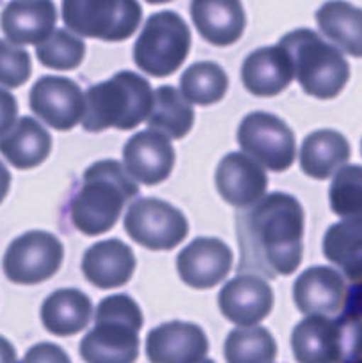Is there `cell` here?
<instances>
[{
    "mask_svg": "<svg viewBox=\"0 0 362 363\" xmlns=\"http://www.w3.org/2000/svg\"><path fill=\"white\" fill-rule=\"evenodd\" d=\"M304 208L290 194L275 191L240 213L236 236L240 245L238 273L275 279L291 275L302 262Z\"/></svg>",
    "mask_w": 362,
    "mask_h": 363,
    "instance_id": "6da1fadb",
    "label": "cell"
},
{
    "mask_svg": "<svg viewBox=\"0 0 362 363\" xmlns=\"http://www.w3.org/2000/svg\"><path fill=\"white\" fill-rule=\"evenodd\" d=\"M138 195V186L116 160H103L84 172V183L71 202L73 225L85 236H99L112 229L124 206Z\"/></svg>",
    "mask_w": 362,
    "mask_h": 363,
    "instance_id": "7a4b0ae2",
    "label": "cell"
},
{
    "mask_svg": "<svg viewBox=\"0 0 362 363\" xmlns=\"http://www.w3.org/2000/svg\"><path fill=\"white\" fill-rule=\"evenodd\" d=\"M151 108L153 89L149 82L133 71H121L110 80L87 89L82 126L91 133L106 128L133 130L148 119Z\"/></svg>",
    "mask_w": 362,
    "mask_h": 363,
    "instance_id": "3957f363",
    "label": "cell"
},
{
    "mask_svg": "<svg viewBox=\"0 0 362 363\" xmlns=\"http://www.w3.org/2000/svg\"><path fill=\"white\" fill-rule=\"evenodd\" d=\"M142 325V311L133 298H105L96 308L94 328L82 339L80 357L85 363H135Z\"/></svg>",
    "mask_w": 362,
    "mask_h": 363,
    "instance_id": "277c9868",
    "label": "cell"
},
{
    "mask_svg": "<svg viewBox=\"0 0 362 363\" xmlns=\"http://www.w3.org/2000/svg\"><path fill=\"white\" fill-rule=\"evenodd\" d=\"M295 66V77L309 96L332 99L350 78V64L336 46L323 41L311 28H297L279 43Z\"/></svg>",
    "mask_w": 362,
    "mask_h": 363,
    "instance_id": "5b68a950",
    "label": "cell"
},
{
    "mask_svg": "<svg viewBox=\"0 0 362 363\" xmlns=\"http://www.w3.org/2000/svg\"><path fill=\"white\" fill-rule=\"evenodd\" d=\"M190 28L174 11L148 18L133 46V60L144 73L163 78L176 73L190 52Z\"/></svg>",
    "mask_w": 362,
    "mask_h": 363,
    "instance_id": "8992f818",
    "label": "cell"
},
{
    "mask_svg": "<svg viewBox=\"0 0 362 363\" xmlns=\"http://www.w3.org/2000/svg\"><path fill=\"white\" fill-rule=\"evenodd\" d=\"M62 20L82 38L124 41L142 20L137 0H62Z\"/></svg>",
    "mask_w": 362,
    "mask_h": 363,
    "instance_id": "52a82bcc",
    "label": "cell"
},
{
    "mask_svg": "<svg viewBox=\"0 0 362 363\" xmlns=\"http://www.w3.org/2000/svg\"><path fill=\"white\" fill-rule=\"evenodd\" d=\"M238 142L252 160L273 172L290 169L297 156L293 131L273 113H248L238 128Z\"/></svg>",
    "mask_w": 362,
    "mask_h": 363,
    "instance_id": "ba28073f",
    "label": "cell"
},
{
    "mask_svg": "<svg viewBox=\"0 0 362 363\" xmlns=\"http://www.w3.org/2000/svg\"><path fill=\"white\" fill-rule=\"evenodd\" d=\"M62 261L64 247L59 238L45 230H31L7 247L2 266L13 284L35 286L52 279Z\"/></svg>",
    "mask_w": 362,
    "mask_h": 363,
    "instance_id": "9c48e42d",
    "label": "cell"
},
{
    "mask_svg": "<svg viewBox=\"0 0 362 363\" xmlns=\"http://www.w3.org/2000/svg\"><path fill=\"white\" fill-rule=\"evenodd\" d=\"M124 230L149 250H172L188 234L187 216L160 199H138L124 215Z\"/></svg>",
    "mask_w": 362,
    "mask_h": 363,
    "instance_id": "30bf717a",
    "label": "cell"
},
{
    "mask_svg": "<svg viewBox=\"0 0 362 363\" xmlns=\"http://www.w3.org/2000/svg\"><path fill=\"white\" fill-rule=\"evenodd\" d=\"M31 110L53 130H73L85 113V94L73 80L43 77L31 89Z\"/></svg>",
    "mask_w": 362,
    "mask_h": 363,
    "instance_id": "8fae6325",
    "label": "cell"
},
{
    "mask_svg": "<svg viewBox=\"0 0 362 363\" xmlns=\"http://www.w3.org/2000/svg\"><path fill=\"white\" fill-rule=\"evenodd\" d=\"M124 169L146 186L160 184L172 172L176 155L167 135L155 130L138 131L124 144Z\"/></svg>",
    "mask_w": 362,
    "mask_h": 363,
    "instance_id": "7c38bea8",
    "label": "cell"
},
{
    "mask_svg": "<svg viewBox=\"0 0 362 363\" xmlns=\"http://www.w3.org/2000/svg\"><path fill=\"white\" fill-rule=\"evenodd\" d=\"M177 273L194 289L215 287L233 268V252L216 238H197L177 255Z\"/></svg>",
    "mask_w": 362,
    "mask_h": 363,
    "instance_id": "4fadbf2b",
    "label": "cell"
},
{
    "mask_svg": "<svg viewBox=\"0 0 362 363\" xmlns=\"http://www.w3.org/2000/svg\"><path fill=\"white\" fill-rule=\"evenodd\" d=\"M220 197L236 208H248L261 201L268 188L265 169L245 152H229L215 172Z\"/></svg>",
    "mask_w": 362,
    "mask_h": 363,
    "instance_id": "5bb4252c",
    "label": "cell"
},
{
    "mask_svg": "<svg viewBox=\"0 0 362 363\" xmlns=\"http://www.w3.org/2000/svg\"><path fill=\"white\" fill-rule=\"evenodd\" d=\"M220 312L238 326H254L273 308V291L266 280L241 273L219 293Z\"/></svg>",
    "mask_w": 362,
    "mask_h": 363,
    "instance_id": "9a60e30c",
    "label": "cell"
},
{
    "mask_svg": "<svg viewBox=\"0 0 362 363\" xmlns=\"http://www.w3.org/2000/svg\"><path fill=\"white\" fill-rule=\"evenodd\" d=\"M208 350L206 333L192 323H165L146 339V354L151 363H194L204 358Z\"/></svg>",
    "mask_w": 362,
    "mask_h": 363,
    "instance_id": "2e32d148",
    "label": "cell"
},
{
    "mask_svg": "<svg viewBox=\"0 0 362 363\" xmlns=\"http://www.w3.org/2000/svg\"><path fill=\"white\" fill-rule=\"evenodd\" d=\"M293 298L302 314L334 315L339 314L346 305L348 289L344 279L336 269L312 266L297 279Z\"/></svg>",
    "mask_w": 362,
    "mask_h": 363,
    "instance_id": "e0dca14e",
    "label": "cell"
},
{
    "mask_svg": "<svg viewBox=\"0 0 362 363\" xmlns=\"http://www.w3.org/2000/svg\"><path fill=\"white\" fill-rule=\"evenodd\" d=\"M293 78V60L280 45L258 48L247 55L241 66V82L245 89L261 98L280 94Z\"/></svg>",
    "mask_w": 362,
    "mask_h": 363,
    "instance_id": "ac0fdd59",
    "label": "cell"
},
{
    "mask_svg": "<svg viewBox=\"0 0 362 363\" xmlns=\"http://www.w3.org/2000/svg\"><path fill=\"white\" fill-rule=\"evenodd\" d=\"M53 0H13L0 16V27L14 45H38L55 30Z\"/></svg>",
    "mask_w": 362,
    "mask_h": 363,
    "instance_id": "d6986e66",
    "label": "cell"
},
{
    "mask_svg": "<svg viewBox=\"0 0 362 363\" xmlns=\"http://www.w3.org/2000/svg\"><path fill=\"white\" fill-rule=\"evenodd\" d=\"M137 259L121 240H106L87 248L82 259L84 277L99 289H114L130 282Z\"/></svg>",
    "mask_w": 362,
    "mask_h": 363,
    "instance_id": "ffe728a7",
    "label": "cell"
},
{
    "mask_svg": "<svg viewBox=\"0 0 362 363\" xmlns=\"http://www.w3.org/2000/svg\"><path fill=\"white\" fill-rule=\"evenodd\" d=\"M190 14L199 34L215 46L234 45L247 23L240 0H192Z\"/></svg>",
    "mask_w": 362,
    "mask_h": 363,
    "instance_id": "44dd1931",
    "label": "cell"
},
{
    "mask_svg": "<svg viewBox=\"0 0 362 363\" xmlns=\"http://www.w3.org/2000/svg\"><path fill=\"white\" fill-rule=\"evenodd\" d=\"M291 347L298 363H339L337 319L312 314L298 323L291 335Z\"/></svg>",
    "mask_w": 362,
    "mask_h": 363,
    "instance_id": "7402d4cb",
    "label": "cell"
},
{
    "mask_svg": "<svg viewBox=\"0 0 362 363\" xmlns=\"http://www.w3.org/2000/svg\"><path fill=\"white\" fill-rule=\"evenodd\" d=\"M50 152L52 137L32 117H21L6 133L0 135V155L20 170L39 167Z\"/></svg>",
    "mask_w": 362,
    "mask_h": 363,
    "instance_id": "603a6c76",
    "label": "cell"
},
{
    "mask_svg": "<svg viewBox=\"0 0 362 363\" xmlns=\"http://www.w3.org/2000/svg\"><path fill=\"white\" fill-rule=\"evenodd\" d=\"M92 301L78 289H59L50 294L41 307L43 326L57 337H71L89 325Z\"/></svg>",
    "mask_w": 362,
    "mask_h": 363,
    "instance_id": "cb8c5ba5",
    "label": "cell"
},
{
    "mask_svg": "<svg viewBox=\"0 0 362 363\" xmlns=\"http://www.w3.org/2000/svg\"><path fill=\"white\" fill-rule=\"evenodd\" d=\"M350 144L334 130H319L309 135L300 149V167L314 179H329L350 160Z\"/></svg>",
    "mask_w": 362,
    "mask_h": 363,
    "instance_id": "d4e9b609",
    "label": "cell"
},
{
    "mask_svg": "<svg viewBox=\"0 0 362 363\" xmlns=\"http://www.w3.org/2000/svg\"><path fill=\"white\" fill-rule=\"evenodd\" d=\"M323 254L353 284L362 282V216L344 218L327 230Z\"/></svg>",
    "mask_w": 362,
    "mask_h": 363,
    "instance_id": "484cf974",
    "label": "cell"
},
{
    "mask_svg": "<svg viewBox=\"0 0 362 363\" xmlns=\"http://www.w3.org/2000/svg\"><path fill=\"white\" fill-rule=\"evenodd\" d=\"M327 38L351 57H362V9L344 0H330L316 13Z\"/></svg>",
    "mask_w": 362,
    "mask_h": 363,
    "instance_id": "4316f807",
    "label": "cell"
},
{
    "mask_svg": "<svg viewBox=\"0 0 362 363\" xmlns=\"http://www.w3.org/2000/svg\"><path fill=\"white\" fill-rule=\"evenodd\" d=\"M195 113L181 91L172 85H162L153 92V108L148 116L149 130H156L174 140L190 133Z\"/></svg>",
    "mask_w": 362,
    "mask_h": 363,
    "instance_id": "83f0119b",
    "label": "cell"
},
{
    "mask_svg": "<svg viewBox=\"0 0 362 363\" xmlns=\"http://www.w3.org/2000/svg\"><path fill=\"white\" fill-rule=\"evenodd\" d=\"M180 89L188 103L213 105L224 99L229 78L216 62H195L181 74Z\"/></svg>",
    "mask_w": 362,
    "mask_h": 363,
    "instance_id": "f1b7e54d",
    "label": "cell"
},
{
    "mask_svg": "<svg viewBox=\"0 0 362 363\" xmlns=\"http://www.w3.org/2000/svg\"><path fill=\"white\" fill-rule=\"evenodd\" d=\"M224 357L227 363H273L277 357L275 339L261 326L236 328L227 335Z\"/></svg>",
    "mask_w": 362,
    "mask_h": 363,
    "instance_id": "f546056e",
    "label": "cell"
},
{
    "mask_svg": "<svg viewBox=\"0 0 362 363\" xmlns=\"http://www.w3.org/2000/svg\"><path fill=\"white\" fill-rule=\"evenodd\" d=\"M35 55L43 66L52 69H77L85 57V43L66 28H55L48 38L35 45Z\"/></svg>",
    "mask_w": 362,
    "mask_h": 363,
    "instance_id": "4dcf8cb0",
    "label": "cell"
},
{
    "mask_svg": "<svg viewBox=\"0 0 362 363\" xmlns=\"http://www.w3.org/2000/svg\"><path fill=\"white\" fill-rule=\"evenodd\" d=\"M330 208L341 218L362 216V167H341L330 184Z\"/></svg>",
    "mask_w": 362,
    "mask_h": 363,
    "instance_id": "1f68e13d",
    "label": "cell"
},
{
    "mask_svg": "<svg viewBox=\"0 0 362 363\" xmlns=\"http://www.w3.org/2000/svg\"><path fill=\"white\" fill-rule=\"evenodd\" d=\"M32 74L31 55L14 43L0 39V85L21 87Z\"/></svg>",
    "mask_w": 362,
    "mask_h": 363,
    "instance_id": "d6a6232c",
    "label": "cell"
},
{
    "mask_svg": "<svg viewBox=\"0 0 362 363\" xmlns=\"http://www.w3.org/2000/svg\"><path fill=\"white\" fill-rule=\"evenodd\" d=\"M339 325V363H362V315L344 312L337 318Z\"/></svg>",
    "mask_w": 362,
    "mask_h": 363,
    "instance_id": "836d02e7",
    "label": "cell"
},
{
    "mask_svg": "<svg viewBox=\"0 0 362 363\" xmlns=\"http://www.w3.org/2000/svg\"><path fill=\"white\" fill-rule=\"evenodd\" d=\"M21 363H71V360L66 351L57 344L41 342L25 353Z\"/></svg>",
    "mask_w": 362,
    "mask_h": 363,
    "instance_id": "e575fe53",
    "label": "cell"
},
{
    "mask_svg": "<svg viewBox=\"0 0 362 363\" xmlns=\"http://www.w3.org/2000/svg\"><path fill=\"white\" fill-rule=\"evenodd\" d=\"M18 116V103L11 92L0 89V135L6 133L14 123Z\"/></svg>",
    "mask_w": 362,
    "mask_h": 363,
    "instance_id": "d590c367",
    "label": "cell"
},
{
    "mask_svg": "<svg viewBox=\"0 0 362 363\" xmlns=\"http://www.w3.org/2000/svg\"><path fill=\"white\" fill-rule=\"evenodd\" d=\"M346 311L344 312H351V314H358L362 315V282L361 284H353L351 289L348 291V298H346Z\"/></svg>",
    "mask_w": 362,
    "mask_h": 363,
    "instance_id": "8d00e7d4",
    "label": "cell"
},
{
    "mask_svg": "<svg viewBox=\"0 0 362 363\" xmlns=\"http://www.w3.org/2000/svg\"><path fill=\"white\" fill-rule=\"evenodd\" d=\"M0 363H16V350L4 337H0Z\"/></svg>",
    "mask_w": 362,
    "mask_h": 363,
    "instance_id": "74e56055",
    "label": "cell"
},
{
    "mask_svg": "<svg viewBox=\"0 0 362 363\" xmlns=\"http://www.w3.org/2000/svg\"><path fill=\"white\" fill-rule=\"evenodd\" d=\"M9 188H11V174L7 170V167L0 162V204L4 202L6 195L9 194Z\"/></svg>",
    "mask_w": 362,
    "mask_h": 363,
    "instance_id": "f35d334b",
    "label": "cell"
},
{
    "mask_svg": "<svg viewBox=\"0 0 362 363\" xmlns=\"http://www.w3.org/2000/svg\"><path fill=\"white\" fill-rule=\"evenodd\" d=\"M146 2H149V4H165V2H170V0H146Z\"/></svg>",
    "mask_w": 362,
    "mask_h": 363,
    "instance_id": "ab89813d",
    "label": "cell"
},
{
    "mask_svg": "<svg viewBox=\"0 0 362 363\" xmlns=\"http://www.w3.org/2000/svg\"><path fill=\"white\" fill-rule=\"evenodd\" d=\"M194 363H215L213 360H206V358H201V360H197V362H194Z\"/></svg>",
    "mask_w": 362,
    "mask_h": 363,
    "instance_id": "60d3db41",
    "label": "cell"
}]
</instances>
